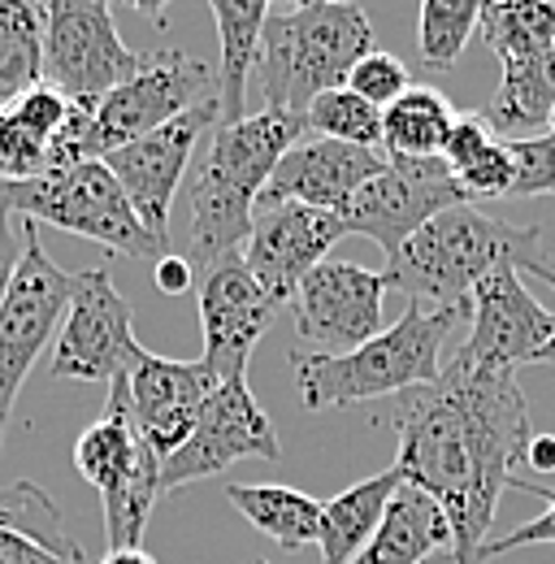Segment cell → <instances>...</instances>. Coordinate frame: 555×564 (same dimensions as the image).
I'll return each mask as SVG.
<instances>
[{"mask_svg":"<svg viewBox=\"0 0 555 564\" xmlns=\"http://www.w3.org/2000/svg\"><path fill=\"white\" fill-rule=\"evenodd\" d=\"M344 87L347 91H356L360 100H369L373 109H387L391 100H400V96L413 87V74H409V66H404L395 53L373 48L369 57L356 62V70L347 74Z\"/></svg>","mask_w":555,"mask_h":564,"instance_id":"cell-32","label":"cell"},{"mask_svg":"<svg viewBox=\"0 0 555 564\" xmlns=\"http://www.w3.org/2000/svg\"><path fill=\"white\" fill-rule=\"evenodd\" d=\"M69 118V100L40 83L0 109V183H26L48 174L53 143Z\"/></svg>","mask_w":555,"mask_h":564,"instance_id":"cell-21","label":"cell"},{"mask_svg":"<svg viewBox=\"0 0 555 564\" xmlns=\"http://www.w3.org/2000/svg\"><path fill=\"white\" fill-rule=\"evenodd\" d=\"M221 387V378L205 360H170L139 348L127 369V400L143 443L156 452V460H170L187 434L200 422L205 400Z\"/></svg>","mask_w":555,"mask_h":564,"instance_id":"cell-18","label":"cell"},{"mask_svg":"<svg viewBox=\"0 0 555 564\" xmlns=\"http://www.w3.org/2000/svg\"><path fill=\"white\" fill-rule=\"evenodd\" d=\"M555 335V313L543 308L516 265H494L469 295V339L451 356L469 369H521L538 365Z\"/></svg>","mask_w":555,"mask_h":564,"instance_id":"cell-15","label":"cell"},{"mask_svg":"<svg viewBox=\"0 0 555 564\" xmlns=\"http://www.w3.org/2000/svg\"><path fill=\"white\" fill-rule=\"evenodd\" d=\"M0 200L9 213L26 217V221H48L57 230L83 235L91 243H105L109 252L135 257V261H161L170 257V248H161L143 221L135 217L127 192L118 187V178L109 174L105 161H78L66 170H48L40 178L26 183H0Z\"/></svg>","mask_w":555,"mask_h":564,"instance_id":"cell-6","label":"cell"},{"mask_svg":"<svg viewBox=\"0 0 555 564\" xmlns=\"http://www.w3.org/2000/svg\"><path fill=\"white\" fill-rule=\"evenodd\" d=\"M139 352L131 304L113 286L105 265L78 270L74 295L53 339V378L74 382H113L131 369Z\"/></svg>","mask_w":555,"mask_h":564,"instance_id":"cell-12","label":"cell"},{"mask_svg":"<svg viewBox=\"0 0 555 564\" xmlns=\"http://www.w3.org/2000/svg\"><path fill=\"white\" fill-rule=\"evenodd\" d=\"M257 564H265V561H257Z\"/></svg>","mask_w":555,"mask_h":564,"instance_id":"cell-46","label":"cell"},{"mask_svg":"<svg viewBox=\"0 0 555 564\" xmlns=\"http://www.w3.org/2000/svg\"><path fill=\"white\" fill-rule=\"evenodd\" d=\"M478 31L499 66L543 62L555 48V0H486Z\"/></svg>","mask_w":555,"mask_h":564,"instance_id":"cell-25","label":"cell"},{"mask_svg":"<svg viewBox=\"0 0 555 564\" xmlns=\"http://www.w3.org/2000/svg\"><path fill=\"white\" fill-rule=\"evenodd\" d=\"M456 122V109L438 87H409L382 109V152L387 156H438Z\"/></svg>","mask_w":555,"mask_h":564,"instance_id":"cell-27","label":"cell"},{"mask_svg":"<svg viewBox=\"0 0 555 564\" xmlns=\"http://www.w3.org/2000/svg\"><path fill=\"white\" fill-rule=\"evenodd\" d=\"M44 83L66 100L96 105L122 78H131V53L113 26L109 0H44Z\"/></svg>","mask_w":555,"mask_h":564,"instance_id":"cell-10","label":"cell"},{"mask_svg":"<svg viewBox=\"0 0 555 564\" xmlns=\"http://www.w3.org/2000/svg\"><path fill=\"white\" fill-rule=\"evenodd\" d=\"M0 564H66V561H57L53 552H44V547L31 543L26 534L0 530Z\"/></svg>","mask_w":555,"mask_h":564,"instance_id":"cell-38","label":"cell"},{"mask_svg":"<svg viewBox=\"0 0 555 564\" xmlns=\"http://www.w3.org/2000/svg\"><path fill=\"white\" fill-rule=\"evenodd\" d=\"M308 135L304 118L291 113H248L239 122H217L205 161L192 178V226H187V265L213 270L230 257H243V243L252 235V213L261 205V192L274 174V165Z\"/></svg>","mask_w":555,"mask_h":564,"instance_id":"cell-2","label":"cell"},{"mask_svg":"<svg viewBox=\"0 0 555 564\" xmlns=\"http://www.w3.org/2000/svg\"><path fill=\"white\" fill-rule=\"evenodd\" d=\"M69 295H74V274L48 257V248L40 243L35 221H31L22 261L4 291V304H0V443H4V425H9V413L18 404L26 373L35 369L40 352L62 330Z\"/></svg>","mask_w":555,"mask_h":564,"instance_id":"cell-9","label":"cell"},{"mask_svg":"<svg viewBox=\"0 0 555 564\" xmlns=\"http://www.w3.org/2000/svg\"><path fill=\"white\" fill-rule=\"evenodd\" d=\"M486 0H421V22H416V48L429 70L447 74L460 66L469 35L482 26Z\"/></svg>","mask_w":555,"mask_h":564,"instance_id":"cell-30","label":"cell"},{"mask_svg":"<svg viewBox=\"0 0 555 564\" xmlns=\"http://www.w3.org/2000/svg\"><path fill=\"white\" fill-rule=\"evenodd\" d=\"M494 265H516V270H538L547 265L543 239L534 226H512L474 205L429 217L413 239L387 257V291H404L409 304L425 313L443 308H469L474 286Z\"/></svg>","mask_w":555,"mask_h":564,"instance_id":"cell-3","label":"cell"},{"mask_svg":"<svg viewBox=\"0 0 555 564\" xmlns=\"http://www.w3.org/2000/svg\"><path fill=\"white\" fill-rule=\"evenodd\" d=\"M508 152L516 161V183L508 200L555 196V131L530 135V140H508Z\"/></svg>","mask_w":555,"mask_h":564,"instance_id":"cell-33","label":"cell"},{"mask_svg":"<svg viewBox=\"0 0 555 564\" xmlns=\"http://www.w3.org/2000/svg\"><path fill=\"white\" fill-rule=\"evenodd\" d=\"M217 83V70L208 62H196L183 48H156L139 53L131 78H122L113 91H105L91 105V156H109L113 148L143 140L174 122L178 113L208 100L205 91Z\"/></svg>","mask_w":555,"mask_h":564,"instance_id":"cell-8","label":"cell"},{"mask_svg":"<svg viewBox=\"0 0 555 564\" xmlns=\"http://www.w3.org/2000/svg\"><path fill=\"white\" fill-rule=\"evenodd\" d=\"M74 469L83 482H91L105 503V534L109 547H139L152 503L161 499V460L143 443L131 400H127V373L109 382V404L100 422H91L74 443Z\"/></svg>","mask_w":555,"mask_h":564,"instance_id":"cell-7","label":"cell"},{"mask_svg":"<svg viewBox=\"0 0 555 564\" xmlns=\"http://www.w3.org/2000/svg\"><path fill=\"white\" fill-rule=\"evenodd\" d=\"M395 400V469L447 512L460 564H478L499 495L512 487L534 438L516 369H469L451 360L434 382Z\"/></svg>","mask_w":555,"mask_h":564,"instance_id":"cell-1","label":"cell"},{"mask_svg":"<svg viewBox=\"0 0 555 564\" xmlns=\"http://www.w3.org/2000/svg\"><path fill=\"white\" fill-rule=\"evenodd\" d=\"M26 230H31V221L18 217V213H9V205L0 200V304H4V291H9L13 270H18V261H22Z\"/></svg>","mask_w":555,"mask_h":564,"instance_id":"cell-37","label":"cell"},{"mask_svg":"<svg viewBox=\"0 0 555 564\" xmlns=\"http://www.w3.org/2000/svg\"><path fill=\"white\" fill-rule=\"evenodd\" d=\"M308 131L322 135V140H339L356 143V148H382V109H373L369 100H360L356 91L335 87V91H322L308 113H304Z\"/></svg>","mask_w":555,"mask_h":564,"instance_id":"cell-31","label":"cell"},{"mask_svg":"<svg viewBox=\"0 0 555 564\" xmlns=\"http://www.w3.org/2000/svg\"><path fill=\"white\" fill-rule=\"evenodd\" d=\"M152 279H156V291H165V295H183V291L192 286V279H196V270L187 265V257H183V252H170V257H161V261H156Z\"/></svg>","mask_w":555,"mask_h":564,"instance_id":"cell-39","label":"cell"},{"mask_svg":"<svg viewBox=\"0 0 555 564\" xmlns=\"http://www.w3.org/2000/svg\"><path fill=\"white\" fill-rule=\"evenodd\" d=\"M278 304L265 286L252 279L243 257L213 265L200 282V330H205V360L221 382H239L261 335L270 330Z\"/></svg>","mask_w":555,"mask_h":564,"instance_id":"cell-19","label":"cell"},{"mask_svg":"<svg viewBox=\"0 0 555 564\" xmlns=\"http://www.w3.org/2000/svg\"><path fill=\"white\" fill-rule=\"evenodd\" d=\"M512 487H516V491L538 495L547 508H543L534 521H525V525L508 530L503 539H486L482 552H478V564L494 561V556H508V552H516V547H538V543H555V487H538V482H530V478H512Z\"/></svg>","mask_w":555,"mask_h":564,"instance_id":"cell-35","label":"cell"},{"mask_svg":"<svg viewBox=\"0 0 555 564\" xmlns=\"http://www.w3.org/2000/svg\"><path fill=\"white\" fill-rule=\"evenodd\" d=\"M35 4H40V0H35Z\"/></svg>","mask_w":555,"mask_h":564,"instance_id":"cell-47","label":"cell"},{"mask_svg":"<svg viewBox=\"0 0 555 564\" xmlns=\"http://www.w3.org/2000/svg\"><path fill=\"white\" fill-rule=\"evenodd\" d=\"M122 4H131L135 13H148V18H165V9H170V0H122Z\"/></svg>","mask_w":555,"mask_h":564,"instance_id":"cell-42","label":"cell"},{"mask_svg":"<svg viewBox=\"0 0 555 564\" xmlns=\"http://www.w3.org/2000/svg\"><path fill=\"white\" fill-rule=\"evenodd\" d=\"M387 165L382 148H356V143L304 135L274 165L261 205H308L344 217L356 192Z\"/></svg>","mask_w":555,"mask_h":564,"instance_id":"cell-20","label":"cell"},{"mask_svg":"<svg viewBox=\"0 0 555 564\" xmlns=\"http://www.w3.org/2000/svg\"><path fill=\"white\" fill-rule=\"evenodd\" d=\"M313 4H356V0H278V9H313Z\"/></svg>","mask_w":555,"mask_h":564,"instance_id":"cell-44","label":"cell"},{"mask_svg":"<svg viewBox=\"0 0 555 564\" xmlns=\"http://www.w3.org/2000/svg\"><path fill=\"white\" fill-rule=\"evenodd\" d=\"M44 83V9L0 0V109Z\"/></svg>","mask_w":555,"mask_h":564,"instance_id":"cell-28","label":"cell"},{"mask_svg":"<svg viewBox=\"0 0 555 564\" xmlns=\"http://www.w3.org/2000/svg\"><path fill=\"white\" fill-rule=\"evenodd\" d=\"M494 140H499V135H494V127L486 122L482 113H456V122H451V131H447L438 156L447 161L451 174H460V170H469Z\"/></svg>","mask_w":555,"mask_h":564,"instance_id":"cell-36","label":"cell"},{"mask_svg":"<svg viewBox=\"0 0 555 564\" xmlns=\"http://www.w3.org/2000/svg\"><path fill=\"white\" fill-rule=\"evenodd\" d=\"M425 564H460V556H456V547H443V552H434Z\"/></svg>","mask_w":555,"mask_h":564,"instance_id":"cell-45","label":"cell"},{"mask_svg":"<svg viewBox=\"0 0 555 564\" xmlns=\"http://www.w3.org/2000/svg\"><path fill=\"white\" fill-rule=\"evenodd\" d=\"M404 487V474L391 465L356 487L339 491L330 503H322V534H317V547H322V564H351L360 556V547L373 539L391 495Z\"/></svg>","mask_w":555,"mask_h":564,"instance_id":"cell-24","label":"cell"},{"mask_svg":"<svg viewBox=\"0 0 555 564\" xmlns=\"http://www.w3.org/2000/svg\"><path fill=\"white\" fill-rule=\"evenodd\" d=\"M217 122H221V109H217V96H208L196 109L165 122L161 131L100 156L109 165V174L118 178V187L127 192L143 230L161 248H170V213H174V196L183 187V174L192 165V152H196L200 135Z\"/></svg>","mask_w":555,"mask_h":564,"instance_id":"cell-13","label":"cell"},{"mask_svg":"<svg viewBox=\"0 0 555 564\" xmlns=\"http://www.w3.org/2000/svg\"><path fill=\"white\" fill-rule=\"evenodd\" d=\"M378 48L373 22L360 4L278 9L265 22L257 74L265 109L304 118L322 91L344 87L360 57Z\"/></svg>","mask_w":555,"mask_h":564,"instance_id":"cell-5","label":"cell"},{"mask_svg":"<svg viewBox=\"0 0 555 564\" xmlns=\"http://www.w3.org/2000/svg\"><path fill=\"white\" fill-rule=\"evenodd\" d=\"M96 564H156L143 547H109Z\"/></svg>","mask_w":555,"mask_h":564,"instance_id":"cell-41","label":"cell"},{"mask_svg":"<svg viewBox=\"0 0 555 564\" xmlns=\"http://www.w3.org/2000/svg\"><path fill=\"white\" fill-rule=\"evenodd\" d=\"M530 274H538L543 282H552V286H555V270H552V265H538V270H530ZM538 365H555V335H552V344L543 348V356H538Z\"/></svg>","mask_w":555,"mask_h":564,"instance_id":"cell-43","label":"cell"},{"mask_svg":"<svg viewBox=\"0 0 555 564\" xmlns=\"http://www.w3.org/2000/svg\"><path fill=\"white\" fill-rule=\"evenodd\" d=\"M465 200H503L512 196V183H516V161L508 152V140H494L482 156L456 174Z\"/></svg>","mask_w":555,"mask_h":564,"instance_id":"cell-34","label":"cell"},{"mask_svg":"<svg viewBox=\"0 0 555 564\" xmlns=\"http://www.w3.org/2000/svg\"><path fill=\"white\" fill-rule=\"evenodd\" d=\"M525 465H530L534 474H555V434H534V438H530Z\"/></svg>","mask_w":555,"mask_h":564,"instance_id":"cell-40","label":"cell"},{"mask_svg":"<svg viewBox=\"0 0 555 564\" xmlns=\"http://www.w3.org/2000/svg\"><path fill=\"white\" fill-rule=\"evenodd\" d=\"M278 430L257 404L248 378L221 382L200 409V422L187 434V443L161 460V495L178 491L187 482L217 478L239 460H278Z\"/></svg>","mask_w":555,"mask_h":564,"instance_id":"cell-14","label":"cell"},{"mask_svg":"<svg viewBox=\"0 0 555 564\" xmlns=\"http://www.w3.org/2000/svg\"><path fill=\"white\" fill-rule=\"evenodd\" d=\"M347 239L344 217L308 205H257L243 265L274 304H286L308 270L330 261V248Z\"/></svg>","mask_w":555,"mask_h":564,"instance_id":"cell-17","label":"cell"},{"mask_svg":"<svg viewBox=\"0 0 555 564\" xmlns=\"http://www.w3.org/2000/svg\"><path fill=\"white\" fill-rule=\"evenodd\" d=\"M465 317H469V308L425 313V308L409 304V313L395 326H387L382 335H373L356 352H295L291 369H295L300 404L322 413V409L364 404V400H378V395H404L413 387L434 382L443 373V344L451 339V330Z\"/></svg>","mask_w":555,"mask_h":564,"instance_id":"cell-4","label":"cell"},{"mask_svg":"<svg viewBox=\"0 0 555 564\" xmlns=\"http://www.w3.org/2000/svg\"><path fill=\"white\" fill-rule=\"evenodd\" d=\"M451 547V521L447 512L416 487H400L391 495L373 539L360 547L351 564H425L434 552Z\"/></svg>","mask_w":555,"mask_h":564,"instance_id":"cell-22","label":"cell"},{"mask_svg":"<svg viewBox=\"0 0 555 564\" xmlns=\"http://www.w3.org/2000/svg\"><path fill=\"white\" fill-rule=\"evenodd\" d=\"M213 18H217V109L221 122H239L248 118V78L257 70V53H261V35L265 22L274 13V0H208Z\"/></svg>","mask_w":555,"mask_h":564,"instance_id":"cell-23","label":"cell"},{"mask_svg":"<svg viewBox=\"0 0 555 564\" xmlns=\"http://www.w3.org/2000/svg\"><path fill=\"white\" fill-rule=\"evenodd\" d=\"M0 530L26 534L31 543H40L44 552H53L57 561L66 564H87L83 547L69 539L62 508L53 503V495L35 482H9L0 487Z\"/></svg>","mask_w":555,"mask_h":564,"instance_id":"cell-29","label":"cell"},{"mask_svg":"<svg viewBox=\"0 0 555 564\" xmlns=\"http://www.w3.org/2000/svg\"><path fill=\"white\" fill-rule=\"evenodd\" d=\"M226 499L243 512L248 525H257L278 547H291V552L317 547L322 503L313 495L295 491V487H239V482H230Z\"/></svg>","mask_w":555,"mask_h":564,"instance_id":"cell-26","label":"cell"},{"mask_svg":"<svg viewBox=\"0 0 555 564\" xmlns=\"http://www.w3.org/2000/svg\"><path fill=\"white\" fill-rule=\"evenodd\" d=\"M382 300H387L382 270H364L356 261H322L317 270L304 274L286 304L300 339H308L322 356H344L387 330Z\"/></svg>","mask_w":555,"mask_h":564,"instance_id":"cell-16","label":"cell"},{"mask_svg":"<svg viewBox=\"0 0 555 564\" xmlns=\"http://www.w3.org/2000/svg\"><path fill=\"white\" fill-rule=\"evenodd\" d=\"M456 205L469 200L443 156H387V165L347 205L344 230L373 239L387 257H395L429 217Z\"/></svg>","mask_w":555,"mask_h":564,"instance_id":"cell-11","label":"cell"}]
</instances>
